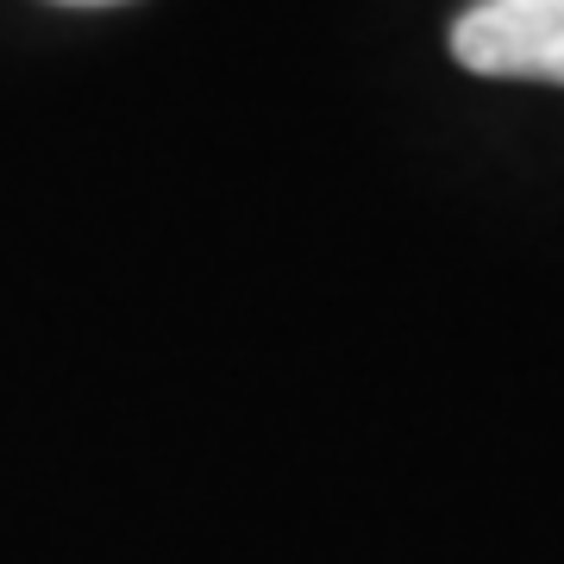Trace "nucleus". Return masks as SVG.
I'll use <instances>...</instances> for the list:
<instances>
[{"label":"nucleus","instance_id":"obj_1","mask_svg":"<svg viewBox=\"0 0 564 564\" xmlns=\"http://www.w3.org/2000/svg\"><path fill=\"white\" fill-rule=\"evenodd\" d=\"M452 57L470 76L558 82L564 88V0H477L452 25Z\"/></svg>","mask_w":564,"mask_h":564},{"label":"nucleus","instance_id":"obj_2","mask_svg":"<svg viewBox=\"0 0 564 564\" xmlns=\"http://www.w3.org/2000/svg\"><path fill=\"white\" fill-rule=\"evenodd\" d=\"M69 7H107V0H69Z\"/></svg>","mask_w":564,"mask_h":564}]
</instances>
